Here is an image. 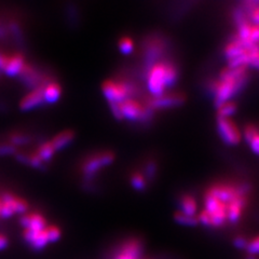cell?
Listing matches in <instances>:
<instances>
[{
  "instance_id": "obj_22",
  "label": "cell",
  "mask_w": 259,
  "mask_h": 259,
  "mask_svg": "<svg viewBox=\"0 0 259 259\" xmlns=\"http://www.w3.org/2000/svg\"><path fill=\"white\" fill-rule=\"evenodd\" d=\"M8 29H9V32L14 39L15 44L23 46L24 42H25V37H24V32L20 26V24L15 21H11L8 24Z\"/></svg>"
},
{
  "instance_id": "obj_20",
  "label": "cell",
  "mask_w": 259,
  "mask_h": 259,
  "mask_svg": "<svg viewBox=\"0 0 259 259\" xmlns=\"http://www.w3.org/2000/svg\"><path fill=\"white\" fill-rule=\"evenodd\" d=\"M61 95H62V87L58 82L52 81V82L46 85L45 95H44L45 103L54 104L61 99Z\"/></svg>"
},
{
  "instance_id": "obj_30",
  "label": "cell",
  "mask_w": 259,
  "mask_h": 259,
  "mask_svg": "<svg viewBox=\"0 0 259 259\" xmlns=\"http://www.w3.org/2000/svg\"><path fill=\"white\" fill-rule=\"evenodd\" d=\"M18 152L15 146H13L10 143H4L0 144V156H11L15 155Z\"/></svg>"
},
{
  "instance_id": "obj_12",
  "label": "cell",
  "mask_w": 259,
  "mask_h": 259,
  "mask_svg": "<svg viewBox=\"0 0 259 259\" xmlns=\"http://www.w3.org/2000/svg\"><path fill=\"white\" fill-rule=\"evenodd\" d=\"M247 205V196H241L227 205V218L231 224H237Z\"/></svg>"
},
{
  "instance_id": "obj_21",
  "label": "cell",
  "mask_w": 259,
  "mask_h": 259,
  "mask_svg": "<svg viewBox=\"0 0 259 259\" xmlns=\"http://www.w3.org/2000/svg\"><path fill=\"white\" fill-rule=\"evenodd\" d=\"M35 153L39 157V159L44 162L45 164H47L52 160L54 153H55V149L53 148L51 141H48V142H45L40 145Z\"/></svg>"
},
{
  "instance_id": "obj_23",
  "label": "cell",
  "mask_w": 259,
  "mask_h": 259,
  "mask_svg": "<svg viewBox=\"0 0 259 259\" xmlns=\"http://www.w3.org/2000/svg\"><path fill=\"white\" fill-rule=\"evenodd\" d=\"M157 172H158V164L155 160H148L146 162V164L144 166V171H143V176L145 177V180L147 181V183H150L155 180Z\"/></svg>"
},
{
  "instance_id": "obj_18",
  "label": "cell",
  "mask_w": 259,
  "mask_h": 259,
  "mask_svg": "<svg viewBox=\"0 0 259 259\" xmlns=\"http://www.w3.org/2000/svg\"><path fill=\"white\" fill-rule=\"evenodd\" d=\"M180 79V69L177 65L169 60H165V84L166 89L173 88Z\"/></svg>"
},
{
  "instance_id": "obj_33",
  "label": "cell",
  "mask_w": 259,
  "mask_h": 259,
  "mask_svg": "<svg viewBox=\"0 0 259 259\" xmlns=\"http://www.w3.org/2000/svg\"><path fill=\"white\" fill-rule=\"evenodd\" d=\"M248 243H249V241L242 236L236 237L233 239V245L238 249H245L246 250V248L248 246Z\"/></svg>"
},
{
  "instance_id": "obj_4",
  "label": "cell",
  "mask_w": 259,
  "mask_h": 259,
  "mask_svg": "<svg viewBox=\"0 0 259 259\" xmlns=\"http://www.w3.org/2000/svg\"><path fill=\"white\" fill-rule=\"evenodd\" d=\"M186 102L185 94L181 92H166L161 96H148L145 100V103H147L149 106L157 110L162 109H172L180 107Z\"/></svg>"
},
{
  "instance_id": "obj_1",
  "label": "cell",
  "mask_w": 259,
  "mask_h": 259,
  "mask_svg": "<svg viewBox=\"0 0 259 259\" xmlns=\"http://www.w3.org/2000/svg\"><path fill=\"white\" fill-rule=\"evenodd\" d=\"M249 80L247 67H226L218 79L210 84V91L214 96L216 108H220L225 103L231 102L232 97L242 91Z\"/></svg>"
},
{
  "instance_id": "obj_7",
  "label": "cell",
  "mask_w": 259,
  "mask_h": 259,
  "mask_svg": "<svg viewBox=\"0 0 259 259\" xmlns=\"http://www.w3.org/2000/svg\"><path fill=\"white\" fill-rule=\"evenodd\" d=\"M102 91L108 103L115 102L121 104L128 100L125 87L121 80H106L102 85Z\"/></svg>"
},
{
  "instance_id": "obj_15",
  "label": "cell",
  "mask_w": 259,
  "mask_h": 259,
  "mask_svg": "<svg viewBox=\"0 0 259 259\" xmlns=\"http://www.w3.org/2000/svg\"><path fill=\"white\" fill-rule=\"evenodd\" d=\"M0 200H2L3 203H6L7 205L10 206V208L13 210L14 214H24L28 210L27 202L24 199L15 197L14 194H12L10 192L3 193V196H2V198H0Z\"/></svg>"
},
{
  "instance_id": "obj_29",
  "label": "cell",
  "mask_w": 259,
  "mask_h": 259,
  "mask_svg": "<svg viewBox=\"0 0 259 259\" xmlns=\"http://www.w3.org/2000/svg\"><path fill=\"white\" fill-rule=\"evenodd\" d=\"M46 232H47V237L49 240V243L52 242H58L61 239V230L59 227L56 226H48L46 228Z\"/></svg>"
},
{
  "instance_id": "obj_6",
  "label": "cell",
  "mask_w": 259,
  "mask_h": 259,
  "mask_svg": "<svg viewBox=\"0 0 259 259\" xmlns=\"http://www.w3.org/2000/svg\"><path fill=\"white\" fill-rule=\"evenodd\" d=\"M20 78L21 83L23 85H25L32 90L35 89L42 87V85H47L52 81H50L44 72L40 71L39 69L35 68L32 65L30 64H25V66L22 69V71L20 72V75L18 76Z\"/></svg>"
},
{
  "instance_id": "obj_32",
  "label": "cell",
  "mask_w": 259,
  "mask_h": 259,
  "mask_svg": "<svg viewBox=\"0 0 259 259\" xmlns=\"http://www.w3.org/2000/svg\"><path fill=\"white\" fill-rule=\"evenodd\" d=\"M110 110L112 112V116L115 117V119L122 121L123 117H122V112H121V108H120V104L119 103H115V102H110L108 103Z\"/></svg>"
},
{
  "instance_id": "obj_37",
  "label": "cell",
  "mask_w": 259,
  "mask_h": 259,
  "mask_svg": "<svg viewBox=\"0 0 259 259\" xmlns=\"http://www.w3.org/2000/svg\"><path fill=\"white\" fill-rule=\"evenodd\" d=\"M0 209H2V200H0Z\"/></svg>"
},
{
  "instance_id": "obj_28",
  "label": "cell",
  "mask_w": 259,
  "mask_h": 259,
  "mask_svg": "<svg viewBox=\"0 0 259 259\" xmlns=\"http://www.w3.org/2000/svg\"><path fill=\"white\" fill-rule=\"evenodd\" d=\"M134 49V42L130 37H123L119 40V50L123 54L132 53Z\"/></svg>"
},
{
  "instance_id": "obj_10",
  "label": "cell",
  "mask_w": 259,
  "mask_h": 259,
  "mask_svg": "<svg viewBox=\"0 0 259 259\" xmlns=\"http://www.w3.org/2000/svg\"><path fill=\"white\" fill-rule=\"evenodd\" d=\"M123 120L139 122L143 112V104L136 100H126L120 104Z\"/></svg>"
},
{
  "instance_id": "obj_19",
  "label": "cell",
  "mask_w": 259,
  "mask_h": 259,
  "mask_svg": "<svg viewBox=\"0 0 259 259\" xmlns=\"http://www.w3.org/2000/svg\"><path fill=\"white\" fill-rule=\"evenodd\" d=\"M244 137L246 142L248 143L249 147L252 150L259 155V130L253 124H248L244 128Z\"/></svg>"
},
{
  "instance_id": "obj_11",
  "label": "cell",
  "mask_w": 259,
  "mask_h": 259,
  "mask_svg": "<svg viewBox=\"0 0 259 259\" xmlns=\"http://www.w3.org/2000/svg\"><path fill=\"white\" fill-rule=\"evenodd\" d=\"M23 238L24 241L35 250H41L49 244L46 229L42 231H32L25 229L23 232Z\"/></svg>"
},
{
  "instance_id": "obj_3",
  "label": "cell",
  "mask_w": 259,
  "mask_h": 259,
  "mask_svg": "<svg viewBox=\"0 0 259 259\" xmlns=\"http://www.w3.org/2000/svg\"><path fill=\"white\" fill-rule=\"evenodd\" d=\"M146 80H147V89L150 96L157 97L166 93L165 60H162L153 65L146 75Z\"/></svg>"
},
{
  "instance_id": "obj_14",
  "label": "cell",
  "mask_w": 259,
  "mask_h": 259,
  "mask_svg": "<svg viewBox=\"0 0 259 259\" xmlns=\"http://www.w3.org/2000/svg\"><path fill=\"white\" fill-rule=\"evenodd\" d=\"M25 64L26 62L24 55L20 52H16L9 56V61L7 63L4 74L10 78L18 77L20 75V72L22 71V69L24 68V66H25Z\"/></svg>"
},
{
  "instance_id": "obj_26",
  "label": "cell",
  "mask_w": 259,
  "mask_h": 259,
  "mask_svg": "<svg viewBox=\"0 0 259 259\" xmlns=\"http://www.w3.org/2000/svg\"><path fill=\"white\" fill-rule=\"evenodd\" d=\"M31 141H32V137L25 133L15 132L9 136V143L15 146V147L16 146H23V145L29 144Z\"/></svg>"
},
{
  "instance_id": "obj_25",
  "label": "cell",
  "mask_w": 259,
  "mask_h": 259,
  "mask_svg": "<svg viewBox=\"0 0 259 259\" xmlns=\"http://www.w3.org/2000/svg\"><path fill=\"white\" fill-rule=\"evenodd\" d=\"M130 183H131L132 187L137 190V191H144L147 189L148 187V183L145 180V177L143 176L142 173H134L131 175V180H130Z\"/></svg>"
},
{
  "instance_id": "obj_9",
  "label": "cell",
  "mask_w": 259,
  "mask_h": 259,
  "mask_svg": "<svg viewBox=\"0 0 259 259\" xmlns=\"http://www.w3.org/2000/svg\"><path fill=\"white\" fill-rule=\"evenodd\" d=\"M45 88L46 85L39 87L24 96L20 102V109L23 111H28L42 105L45 103Z\"/></svg>"
},
{
  "instance_id": "obj_2",
  "label": "cell",
  "mask_w": 259,
  "mask_h": 259,
  "mask_svg": "<svg viewBox=\"0 0 259 259\" xmlns=\"http://www.w3.org/2000/svg\"><path fill=\"white\" fill-rule=\"evenodd\" d=\"M113 160H115V153L111 151L97 152L91 157H88L81 164V172L84 178L83 183H93L100 169L111 164Z\"/></svg>"
},
{
  "instance_id": "obj_34",
  "label": "cell",
  "mask_w": 259,
  "mask_h": 259,
  "mask_svg": "<svg viewBox=\"0 0 259 259\" xmlns=\"http://www.w3.org/2000/svg\"><path fill=\"white\" fill-rule=\"evenodd\" d=\"M8 244H9V240H8V238L6 236H4V234L0 233V250L5 249Z\"/></svg>"
},
{
  "instance_id": "obj_31",
  "label": "cell",
  "mask_w": 259,
  "mask_h": 259,
  "mask_svg": "<svg viewBox=\"0 0 259 259\" xmlns=\"http://www.w3.org/2000/svg\"><path fill=\"white\" fill-rule=\"evenodd\" d=\"M246 252H247V255H253V256L259 255V236L253 239L252 241H249Z\"/></svg>"
},
{
  "instance_id": "obj_16",
  "label": "cell",
  "mask_w": 259,
  "mask_h": 259,
  "mask_svg": "<svg viewBox=\"0 0 259 259\" xmlns=\"http://www.w3.org/2000/svg\"><path fill=\"white\" fill-rule=\"evenodd\" d=\"M74 140H75V132L71 131V130H66V131H63L56 136H54L51 140V143L55 151H59L66 148Z\"/></svg>"
},
{
  "instance_id": "obj_35",
  "label": "cell",
  "mask_w": 259,
  "mask_h": 259,
  "mask_svg": "<svg viewBox=\"0 0 259 259\" xmlns=\"http://www.w3.org/2000/svg\"><path fill=\"white\" fill-rule=\"evenodd\" d=\"M8 34H9V29H8V27H6L4 24L0 22V39L6 37Z\"/></svg>"
},
{
  "instance_id": "obj_36",
  "label": "cell",
  "mask_w": 259,
  "mask_h": 259,
  "mask_svg": "<svg viewBox=\"0 0 259 259\" xmlns=\"http://www.w3.org/2000/svg\"><path fill=\"white\" fill-rule=\"evenodd\" d=\"M246 259H257L256 256H253V255H247Z\"/></svg>"
},
{
  "instance_id": "obj_13",
  "label": "cell",
  "mask_w": 259,
  "mask_h": 259,
  "mask_svg": "<svg viewBox=\"0 0 259 259\" xmlns=\"http://www.w3.org/2000/svg\"><path fill=\"white\" fill-rule=\"evenodd\" d=\"M20 224L25 229L32 231H42L48 227L46 218L41 214L38 213L23 215L20 218Z\"/></svg>"
},
{
  "instance_id": "obj_17",
  "label": "cell",
  "mask_w": 259,
  "mask_h": 259,
  "mask_svg": "<svg viewBox=\"0 0 259 259\" xmlns=\"http://www.w3.org/2000/svg\"><path fill=\"white\" fill-rule=\"evenodd\" d=\"M180 212L188 216H197L198 203L190 194H183L180 199Z\"/></svg>"
},
{
  "instance_id": "obj_5",
  "label": "cell",
  "mask_w": 259,
  "mask_h": 259,
  "mask_svg": "<svg viewBox=\"0 0 259 259\" xmlns=\"http://www.w3.org/2000/svg\"><path fill=\"white\" fill-rule=\"evenodd\" d=\"M217 131L226 145L236 146L242 140V133L231 118L217 117Z\"/></svg>"
},
{
  "instance_id": "obj_27",
  "label": "cell",
  "mask_w": 259,
  "mask_h": 259,
  "mask_svg": "<svg viewBox=\"0 0 259 259\" xmlns=\"http://www.w3.org/2000/svg\"><path fill=\"white\" fill-rule=\"evenodd\" d=\"M217 109H218L217 117L231 118L233 113H236V111H237V104L231 101L228 103H225L220 108H217Z\"/></svg>"
},
{
  "instance_id": "obj_8",
  "label": "cell",
  "mask_w": 259,
  "mask_h": 259,
  "mask_svg": "<svg viewBox=\"0 0 259 259\" xmlns=\"http://www.w3.org/2000/svg\"><path fill=\"white\" fill-rule=\"evenodd\" d=\"M143 249V243L139 239H128L118 246L111 259H140Z\"/></svg>"
},
{
  "instance_id": "obj_24",
  "label": "cell",
  "mask_w": 259,
  "mask_h": 259,
  "mask_svg": "<svg viewBox=\"0 0 259 259\" xmlns=\"http://www.w3.org/2000/svg\"><path fill=\"white\" fill-rule=\"evenodd\" d=\"M174 220L177 224L183 225V226L196 227L197 225H199L198 215L197 216H188V215H185L181 212H176L174 214Z\"/></svg>"
}]
</instances>
